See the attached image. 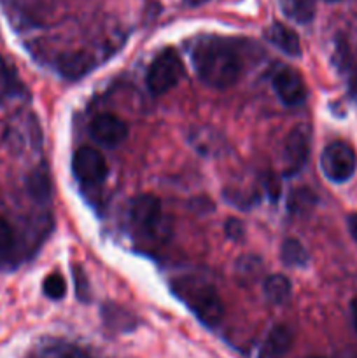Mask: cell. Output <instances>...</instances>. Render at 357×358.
Here are the masks:
<instances>
[{
  "label": "cell",
  "mask_w": 357,
  "mask_h": 358,
  "mask_svg": "<svg viewBox=\"0 0 357 358\" xmlns=\"http://www.w3.org/2000/svg\"><path fill=\"white\" fill-rule=\"evenodd\" d=\"M191 62L203 84L216 90L234 86L244 72L237 42L227 37H200L191 49Z\"/></svg>",
  "instance_id": "1"
},
{
  "label": "cell",
  "mask_w": 357,
  "mask_h": 358,
  "mask_svg": "<svg viewBox=\"0 0 357 358\" xmlns=\"http://www.w3.org/2000/svg\"><path fill=\"white\" fill-rule=\"evenodd\" d=\"M174 289L177 296L184 303H188V306L195 311V315L203 324L214 327L223 320V299L210 283L203 282V280L182 278L175 283Z\"/></svg>",
  "instance_id": "2"
},
{
  "label": "cell",
  "mask_w": 357,
  "mask_h": 358,
  "mask_svg": "<svg viewBox=\"0 0 357 358\" xmlns=\"http://www.w3.org/2000/svg\"><path fill=\"white\" fill-rule=\"evenodd\" d=\"M130 219L133 226L150 236L153 240H167L172 234V222L163 215L161 199L153 194L136 196L130 206Z\"/></svg>",
  "instance_id": "3"
},
{
  "label": "cell",
  "mask_w": 357,
  "mask_h": 358,
  "mask_svg": "<svg viewBox=\"0 0 357 358\" xmlns=\"http://www.w3.org/2000/svg\"><path fill=\"white\" fill-rule=\"evenodd\" d=\"M184 76V66H182L181 58L174 49H163L156 58L150 62L149 70H147V87L153 94L168 93L181 83Z\"/></svg>",
  "instance_id": "4"
},
{
  "label": "cell",
  "mask_w": 357,
  "mask_h": 358,
  "mask_svg": "<svg viewBox=\"0 0 357 358\" xmlns=\"http://www.w3.org/2000/svg\"><path fill=\"white\" fill-rule=\"evenodd\" d=\"M321 168L328 180L335 182V184H343V182L350 180L356 173V150L342 140L331 142L322 150Z\"/></svg>",
  "instance_id": "5"
},
{
  "label": "cell",
  "mask_w": 357,
  "mask_h": 358,
  "mask_svg": "<svg viewBox=\"0 0 357 358\" xmlns=\"http://www.w3.org/2000/svg\"><path fill=\"white\" fill-rule=\"evenodd\" d=\"M72 171L84 187H98L105 182L108 173L105 156L94 147H80L72 157Z\"/></svg>",
  "instance_id": "6"
},
{
  "label": "cell",
  "mask_w": 357,
  "mask_h": 358,
  "mask_svg": "<svg viewBox=\"0 0 357 358\" xmlns=\"http://www.w3.org/2000/svg\"><path fill=\"white\" fill-rule=\"evenodd\" d=\"M310 156V131L307 126L300 124L287 135L284 145V161H286V175L293 177L307 166Z\"/></svg>",
  "instance_id": "7"
},
{
  "label": "cell",
  "mask_w": 357,
  "mask_h": 358,
  "mask_svg": "<svg viewBox=\"0 0 357 358\" xmlns=\"http://www.w3.org/2000/svg\"><path fill=\"white\" fill-rule=\"evenodd\" d=\"M272 86L279 100L286 107H298L307 100V86H304L303 77L300 72L289 69V66L276 70L272 79Z\"/></svg>",
  "instance_id": "8"
},
{
  "label": "cell",
  "mask_w": 357,
  "mask_h": 358,
  "mask_svg": "<svg viewBox=\"0 0 357 358\" xmlns=\"http://www.w3.org/2000/svg\"><path fill=\"white\" fill-rule=\"evenodd\" d=\"M128 131L125 119L115 114H98L90 124L91 136L105 147H118L125 142Z\"/></svg>",
  "instance_id": "9"
},
{
  "label": "cell",
  "mask_w": 357,
  "mask_h": 358,
  "mask_svg": "<svg viewBox=\"0 0 357 358\" xmlns=\"http://www.w3.org/2000/svg\"><path fill=\"white\" fill-rule=\"evenodd\" d=\"M266 38H268L270 44H273L276 49H280L284 55L294 56V58H300L301 56L300 37H298L296 31L290 27H287V24L273 23L272 27L266 30Z\"/></svg>",
  "instance_id": "10"
},
{
  "label": "cell",
  "mask_w": 357,
  "mask_h": 358,
  "mask_svg": "<svg viewBox=\"0 0 357 358\" xmlns=\"http://www.w3.org/2000/svg\"><path fill=\"white\" fill-rule=\"evenodd\" d=\"M293 343V332L286 325H276L266 336V341L261 348V358H280L286 355Z\"/></svg>",
  "instance_id": "11"
},
{
  "label": "cell",
  "mask_w": 357,
  "mask_h": 358,
  "mask_svg": "<svg viewBox=\"0 0 357 358\" xmlns=\"http://www.w3.org/2000/svg\"><path fill=\"white\" fill-rule=\"evenodd\" d=\"M56 69L65 79H79L93 69V59L86 52H69L58 58Z\"/></svg>",
  "instance_id": "12"
},
{
  "label": "cell",
  "mask_w": 357,
  "mask_h": 358,
  "mask_svg": "<svg viewBox=\"0 0 357 358\" xmlns=\"http://www.w3.org/2000/svg\"><path fill=\"white\" fill-rule=\"evenodd\" d=\"M276 3L284 16L300 24L310 23L315 16V0H276Z\"/></svg>",
  "instance_id": "13"
},
{
  "label": "cell",
  "mask_w": 357,
  "mask_h": 358,
  "mask_svg": "<svg viewBox=\"0 0 357 358\" xmlns=\"http://www.w3.org/2000/svg\"><path fill=\"white\" fill-rule=\"evenodd\" d=\"M27 189L30 192V196L37 201H48L51 198V175L46 166L37 168V170L31 171L27 178Z\"/></svg>",
  "instance_id": "14"
},
{
  "label": "cell",
  "mask_w": 357,
  "mask_h": 358,
  "mask_svg": "<svg viewBox=\"0 0 357 358\" xmlns=\"http://www.w3.org/2000/svg\"><path fill=\"white\" fill-rule=\"evenodd\" d=\"M262 292L270 303L280 306L290 299V282L282 275H272L265 280Z\"/></svg>",
  "instance_id": "15"
},
{
  "label": "cell",
  "mask_w": 357,
  "mask_h": 358,
  "mask_svg": "<svg viewBox=\"0 0 357 358\" xmlns=\"http://www.w3.org/2000/svg\"><path fill=\"white\" fill-rule=\"evenodd\" d=\"M280 259H282L284 264L290 266V268H304L310 257H308L307 248L303 247L301 241L289 238L280 247Z\"/></svg>",
  "instance_id": "16"
},
{
  "label": "cell",
  "mask_w": 357,
  "mask_h": 358,
  "mask_svg": "<svg viewBox=\"0 0 357 358\" xmlns=\"http://www.w3.org/2000/svg\"><path fill=\"white\" fill-rule=\"evenodd\" d=\"M262 271V262L261 259L255 257V255H244L237 261V269H234V275H237V280L244 285H251L255 280L261 276Z\"/></svg>",
  "instance_id": "17"
},
{
  "label": "cell",
  "mask_w": 357,
  "mask_h": 358,
  "mask_svg": "<svg viewBox=\"0 0 357 358\" xmlns=\"http://www.w3.org/2000/svg\"><path fill=\"white\" fill-rule=\"evenodd\" d=\"M42 290H44L46 297H49V299L52 301H59L65 297L66 283L62 275L55 273V275H49L48 278L44 280V283H42Z\"/></svg>",
  "instance_id": "18"
},
{
  "label": "cell",
  "mask_w": 357,
  "mask_h": 358,
  "mask_svg": "<svg viewBox=\"0 0 357 358\" xmlns=\"http://www.w3.org/2000/svg\"><path fill=\"white\" fill-rule=\"evenodd\" d=\"M14 236L13 229L4 219H0V252H9L13 248Z\"/></svg>",
  "instance_id": "19"
},
{
  "label": "cell",
  "mask_w": 357,
  "mask_h": 358,
  "mask_svg": "<svg viewBox=\"0 0 357 358\" xmlns=\"http://www.w3.org/2000/svg\"><path fill=\"white\" fill-rule=\"evenodd\" d=\"M74 280H76V287H77V296H79L80 301H90V289H88V282H86V275H84L83 269L74 268Z\"/></svg>",
  "instance_id": "20"
},
{
  "label": "cell",
  "mask_w": 357,
  "mask_h": 358,
  "mask_svg": "<svg viewBox=\"0 0 357 358\" xmlns=\"http://www.w3.org/2000/svg\"><path fill=\"white\" fill-rule=\"evenodd\" d=\"M308 196H310V192L303 191V189H298V191H294L293 198L289 199V210H290V212H294V213L303 212L304 206H308V203H307Z\"/></svg>",
  "instance_id": "21"
},
{
  "label": "cell",
  "mask_w": 357,
  "mask_h": 358,
  "mask_svg": "<svg viewBox=\"0 0 357 358\" xmlns=\"http://www.w3.org/2000/svg\"><path fill=\"white\" fill-rule=\"evenodd\" d=\"M226 234L230 240H241V238H244V224L238 219H230L226 222Z\"/></svg>",
  "instance_id": "22"
},
{
  "label": "cell",
  "mask_w": 357,
  "mask_h": 358,
  "mask_svg": "<svg viewBox=\"0 0 357 358\" xmlns=\"http://www.w3.org/2000/svg\"><path fill=\"white\" fill-rule=\"evenodd\" d=\"M266 191H268L272 201H275V199L279 198L280 184H279V178H276L275 175H268V178H266Z\"/></svg>",
  "instance_id": "23"
},
{
  "label": "cell",
  "mask_w": 357,
  "mask_h": 358,
  "mask_svg": "<svg viewBox=\"0 0 357 358\" xmlns=\"http://www.w3.org/2000/svg\"><path fill=\"white\" fill-rule=\"evenodd\" d=\"M346 226H349V231L350 234H352L354 240L357 241V213L349 215V219H346Z\"/></svg>",
  "instance_id": "24"
},
{
  "label": "cell",
  "mask_w": 357,
  "mask_h": 358,
  "mask_svg": "<svg viewBox=\"0 0 357 358\" xmlns=\"http://www.w3.org/2000/svg\"><path fill=\"white\" fill-rule=\"evenodd\" d=\"M63 358H91V357L88 355L86 352H83V350L72 348V350H69V352L65 353V357H63Z\"/></svg>",
  "instance_id": "25"
},
{
  "label": "cell",
  "mask_w": 357,
  "mask_h": 358,
  "mask_svg": "<svg viewBox=\"0 0 357 358\" xmlns=\"http://www.w3.org/2000/svg\"><path fill=\"white\" fill-rule=\"evenodd\" d=\"M350 311H352L354 327H356V331H357V297L352 301V304H350Z\"/></svg>",
  "instance_id": "26"
},
{
  "label": "cell",
  "mask_w": 357,
  "mask_h": 358,
  "mask_svg": "<svg viewBox=\"0 0 357 358\" xmlns=\"http://www.w3.org/2000/svg\"><path fill=\"white\" fill-rule=\"evenodd\" d=\"M326 2H338V0H326Z\"/></svg>",
  "instance_id": "27"
},
{
  "label": "cell",
  "mask_w": 357,
  "mask_h": 358,
  "mask_svg": "<svg viewBox=\"0 0 357 358\" xmlns=\"http://www.w3.org/2000/svg\"><path fill=\"white\" fill-rule=\"evenodd\" d=\"M310 358H321V357H310Z\"/></svg>",
  "instance_id": "28"
}]
</instances>
